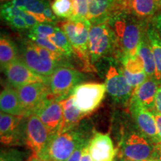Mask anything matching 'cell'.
<instances>
[{
    "mask_svg": "<svg viewBox=\"0 0 161 161\" xmlns=\"http://www.w3.org/2000/svg\"><path fill=\"white\" fill-rule=\"evenodd\" d=\"M117 38L119 47L125 56L137 55L142 33L147 23L130 14L128 10L118 12L108 21Z\"/></svg>",
    "mask_w": 161,
    "mask_h": 161,
    "instance_id": "6da1fadb",
    "label": "cell"
},
{
    "mask_svg": "<svg viewBox=\"0 0 161 161\" xmlns=\"http://www.w3.org/2000/svg\"><path fill=\"white\" fill-rule=\"evenodd\" d=\"M89 46L92 64L103 59H110L120 63L125 56L119 47L115 33L108 22L91 26Z\"/></svg>",
    "mask_w": 161,
    "mask_h": 161,
    "instance_id": "7a4b0ae2",
    "label": "cell"
},
{
    "mask_svg": "<svg viewBox=\"0 0 161 161\" xmlns=\"http://www.w3.org/2000/svg\"><path fill=\"white\" fill-rule=\"evenodd\" d=\"M67 36L74 52V56L78 58L82 64V70L86 72H96L91 62L89 46V33L91 23L89 20L72 21L66 19L57 23Z\"/></svg>",
    "mask_w": 161,
    "mask_h": 161,
    "instance_id": "3957f363",
    "label": "cell"
},
{
    "mask_svg": "<svg viewBox=\"0 0 161 161\" xmlns=\"http://www.w3.org/2000/svg\"><path fill=\"white\" fill-rule=\"evenodd\" d=\"M90 139L84 130L76 128L58 133L52 136L41 161H66L78 147L87 143Z\"/></svg>",
    "mask_w": 161,
    "mask_h": 161,
    "instance_id": "277c9868",
    "label": "cell"
},
{
    "mask_svg": "<svg viewBox=\"0 0 161 161\" xmlns=\"http://www.w3.org/2000/svg\"><path fill=\"white\" fill-rule=\"evenodd\" d=\"M152 142L141 133L124 134L119 145V154L123 161H144L151 160L154 152Z\"/></svg>",
    "mask_w": 161,
    "mask_h": 161,
    "instance_id": "5b68a950",
    "label": "cell"
},
{
    "mask_svg": "<svg viewBox=\"0 0 161 161\" xmlns=\"http://www.w3.org/2000/svg\"><path fill=\"white\" fill-rule=\"evenodd\" d=\"M23 132L26 146L32 151L34 157L41 160L53 136L35 114L26 116Z\"/></svg>",
    "mask_w": 161,
    "mask_h": 161,
    "instance_id": "8992f818",
    "label": "cell"
},
{
    "mask_svg": "<svg viewBox=\"0 0 161 161\" xmlns=\"http://www.w3.org/2000/svg\"><path fill=\"white\" fill-rule=\"evenodd\" d=\"M84 78L83 74L73 68L59 66L49 77V86L52 97L58 101L68 98Z\"/></svg>",
    "mask_w": 161,
    "mask_h": 161,
    "instance_id": "52a82bcc",
    "label": "cell"
},
{
    "mask_svg": "<svg viewBox=\"0 0 161 161\" xmlns=\"http://www.w3.org/2000/svg\"><path fill=\"white\" fill-rule=\"evenodd\" d=\"M107 91L104 84L83 83L72 92L74 104L84 115L92 114L100 106Z\"/></svg>",
    "mask_w": 161,
    "mask_h": 161,
    "instance_id": "ba28073f",
    "label": "cell"
},
{
    "mask_svg": "<svg viewBox=\"0 0 161 161\" xmlns=\"http://www.w3.org/2000/svg\"><path fill=\"white\" fill-rule=\"evenodd\" d=\"M104 84L107 92L116 103L129 105L134 88L127 81L119 68H116L113 65L110 66L106 73Z\"/></svg>",
    "mask_w": 161,
    "mask_h": 161,
    "instance_id": "9c48e42d",
    "label": "cell"
},
{
    "mask_svg": "<svg viewBox=\"0 0 161 161\" xmlns=\"http://www.w3.org/2000/svg\"><path fill=\"white\" fill-rule=\"evenodd\" d=\"M3 71L8 83L16 89L31 84H49V78L43 77L31 71L20 58L12 62Z\"/></svg>",
    "mask_w": 161,
    "mask_h": 161,
    "instance_id": "30bf717a",
    "label": "cell"
},
{
    "mask_svg": "<svg viewBox=\"0 0 161 161\" xmlns=\"http://www.w3.org/2000/svg\"><path fill=\"white\" fill-rule=\"evenodd\" d=\"M16 90L25 110V117L34 114L38 107L51 96L49 84H31Z\"/></svg>",
    "mask_w": 161,
    "mask_h": 161,
    "instance_id": "8fae6325",
    "label": "cell"
},
{
    "mask_svg": "<svg viewBox=\"0 0 161 161\" xmlns=\"http://www.w3.org/2000/svg\"><path fill=\"white\" fill-rule=\"evenodd\" d=\"M21 59L31 71L46 78H49L59 66H64L55 60L42 57L29 40L22 48Z\"/></svg>",
    "mask_w": 161,
    "mask_h": 161,
    "instance_id": "7c38bea8",
    "label": "cell"
},
{
    "mask_svg": "<svg viewBox=\"0 0 161 161\" xmlns=\"http://www.w3.org/2000/svg\"><path fill=\"white\" fill-rule=\"evenodd\" d=\"M34 114L40 118L52 136L58 134L63 120V108L60 101L50 96L38 107Z\"/></svg>",
    "mask_w": 161,
    "mask_h": 161,
    "instance_id": "4fadbf2b",
    "label": "cell"
},
{
    "mask_svg": "<svg viewBox=\"0 0 161 161\" xmlns=\"http://www.w3.org/2000/svg\"><path fill=\"white\" fill-rule=\"evenodd\" d=\"M129 110L141 134L154 145L160 144L155 119L152 112L132 102L129 103Z\"/></svg>",
    "mask_w": 161,
    "mask_h": 161,
    "instance_id": "5bb4252c",
    "label": "cell"
},
{
    "mask_svg": "<svg viewBox=\"0 0 161 161\" xmlns=\"http://www.w3.org/2000/svg\"><path fill=\"white\" fill-rule=\"evenodd\" d=\"M25 116H14L1 112L0 114V135L2 143L7 146L20 145L24 140L23 129L21 123Z\"/></svg>",
    "mask_w": 161,
    "mask_h": 161,
    "instance_id": "9a60e30c",
    "label": "cell"
},
{
    "mask_svg": "<svg viewBox=\"0 0 161 161\" xmlns=\"http://www.w3.org/2000/svg\"><path fill=\"white\" fill-rule=\"evenodd\" d=\"M88 20L92 25L107 23L118 12L128 10L116 0H88Z\"/></svg>",
    "mask_w": 161,
    "mask_h": 161,
    "instance_id": "2e32d148",
    "label": "cell"
},
{
    "mask_svg": "<svg viewBox=\"0 0 161 161\" xmlns=\"http://www.w3.org/2000/svg\"><path fill=\"white\" fill-rule=\"evenodd\" d=\"M89 152L92 161H114L117 150L108 134L96 133L90 139Z\"/></svg>",
    "mask_w": 161,
    "mask_h": 161,
    "instance_id": "e0dca14e",
    "label": "cell"
},
{
    "mask_svg": "<svg viewBox=\"0 0 161 161\" xmlns=\"http://www.w3.org/2000/svg\"><path fill=\"white\" fill-rule=\"evenodd\" d=\"M161 83L155 77H148L142 84L135 88L130 102H135L146 109L154 110L157 92Z\"/></svg>",
    "mask_w": 161,
    "mask_h": 161,
    "instance_id": "ac0fdd59",
    "label": "cell"
},
{
    "mask_svg": "<svg viewBox=\"0 0 161 161\" xmlns=\"http://www.w3.org/2000/svg\"><path fill=\"white\" fill-rule=\"evenodd\" d=\"M128 9L134 17L148 23L161 11V3L158 0H129Z\"/></svg>",
    "mask_w": 161,
    "mask_h": 161,
    "instance_id": "d6986e66",
    "label": "cell"
},
{
    "mask_svg": "<svg viewBox=\"0 0 161 161\" xmlns=\"http://www.w3.org/2000/svg\"><path fill=\"white\" fill-rule=\"evenodd\" d=\"M60 102L63 108V120L58 133H62L76 128L80 121L86 115L75 106L72 95L60 101Z\"/></svg>",
    "mask_w": 161,
    "mask_h": 161,
    "instance_id": "ffe728a7",
    "label": "cell"
},
{
    "mask_svg": "<svg viewBox=\"0 0 161 161\" xmlns=\"http://www.w3.org/2000/svg\"><path fill=\"white\" fill-rule=\"evenodd\" d=\"M0 109L1 112L11 115L25 116L17 90L9 86L5 87L0 94Z\"/></svg>",
    "mask_w": 161,
    "mask_h": 161,
    "instance_id": "44dd1931",
    "label": "cell"
},
{
    "mask_svg": "<svg viewBox=\"0 0 161 161\" xmlns=\"http://www.w3.org/2000/svg\"><path fill=\"white\" fill-rule=\"evenodd\" d=\"M137 54L143 62L145 72H146L148 77L156 78V64L152 49H151L148 35L146 33V28L142 33V38H141L140 45L138 47Z\"/></svg>",
    "mask_w": 161,
    "mask_h": 161,
    "instance_id": "7402d4cb",
    "label": "cell"
},
{
    "mask_svg": "<svg viewBox=\"0 0 161 161\" xmlns=\"http://www.w3.org/2000/svg\"><path fill=\"white\" fill-rule=\"evenodd\" d=\"M146 33L156 64V78L161 83V37L150 23H147Z\"/></svg>",
    "mask_w": 161,
    "mask_h": 161,
    "instance_id": "603a6c76",
    "label": "cell"
},
{
    "mask_svg": "<svg viewBox=\"0 0 161 161\" xmlns=\"http://www.w3.org/2000/svg\"><path fill=\"white\" fill-rule=\"evenodd\" d=\"M17 49L12 40L8 36L2 35L0 38V64L2 70L5 69L17 59Z\"/></svg>",
    "mask_w": 161,
    "mask_h": 161,
    "instance_id": "cb8c5ba5",
    "label": "cell"
},
{
    "mask_svg": "<svg viewBox=\"0 0 161 161\" xmlns=\"http://www.w3.org/2000/svg\"><path fill=\"white\" fill-rule=\"evenodd\" d=\"M11 4L33 15H42L48 5L49 0H11Z\"/></svg>",
    "mask_w": 161,
    "mask_h": 161,
    "instance_id": "d4e9b609",
    "label": "cell"
},
{
    "mask_svg": "<svg viewBox=\"0 0 161 161\" xmlns=\"http://www.w3.org/2000/svg\"><path fill=\"white\" fill-rule=\"evenodd\" d=\"M47 38L50 42H52L56 47H58L63 52L64 55L67 58H71L72 55H74L73 49L67 36L66 35L63 30L58 26L55 33L49 36Z\"/></svg>",
    "mask_w": 161,
    "mask_h": 161,
    "instance_id": "484cf974",
    "label": "cell"
},
{
    "mask_svg": "<svg viewBox=\"0 0 161 161\" xmlns=\"http://www.w3.org/2000/svg\"><path fill=\"white\" fill-rule=\"evenodd\" d=\"M51 8L56 17L60 19H71L73 16L72 0H54Z\"/></svg>",
    "mask_w": 161,
    "mask_h": 161,
    "instance_id": "4316f807",
    "label": "cell"
},
{
    "mask_svg": "<svg viewBox=\"0 0 161 161\" xmlns=\"http://www.w3.org/2000/svg\"><path fill=\"white\" fill-rule=\"evenodd\" d=\"M122 66L131 74H139L145 72L143 62L138 55L136 56H124L120 60Z\"/></svg>",
    "mask_w": 161,
    "mask_h": 161,
    "instance_id": "83f0119b",
    "label": "cell"
},
{
    "mask_svg": "<svg viewBox=\"0 0 161 161\" xmlns=\"http://www.w3.org/2000/svg\"><path fill=\"white\" fill-rule=\"evenodd\" d=\"M73 2V16L70 20L72 21H85L88 20L89 6L88 0H72Z\"/></svg>",
    "mask_w": 161,
    "mask_h": 161,
    "instance_id": "f1b7e54d",
    "label": "cell"
},
{
    "mask_svg": "<svg viewBox=\"0 0 161 161\" xmlns=\"http://www.w3.org/2000/svg\"><path fill=\"white\" fill-rule=\"evenodd\" d=\"M26 15L27 12L14 5L11 3V2L3 4L1 6V16L6 22L13 17H21L24 18Z\"/></svg>",
    "mask_w": 161,
    "mask_h": 161,
    "instance_id": "f546056e",
    "label": "cell"
},
{
    "mask_svg": "<svg viewBox=\"0 0 161 161\" xmlns=\"http://www.w3.org/2000/svg\"><path fill=\"white\" fill-rule=\"evenodd\" d=\"M57 25L47 23H39L35 27L29 30V34L37 36L39 37L47 38L49 36L53 35L57 29Z\"/></svg>",
    "mask_w": 161,
    "mask_h": 161,
    "instance_id": "4dcf8cb0",
    "label": "cell"
},
{
    "mask_svg": "<svg viewBox=\"0 0 161 161\" xmlns=\"http://www.w3.org/2000/svg\"><path fill=\"white\" fill-rule=\"evenodd\" d=\"M119 69L122 72L125 77L127 81L134 88V90L138 86H140L141 84L143 83L145 80L147 79V78H148V75H147L146 72L139 74H131L128 71H126L122 66H120Z\"/></svg>",
    "mask_w": 161,
    "mask_h": 161,
    "instance_id": "1f68e13d",
    "label": "cell"
},
{
    "mask_svg": "<svg viewBox=\"0 0 161 161\" xmlns=\"http://www.w3.org/2000/svg\"><path fill=\"white\" fill-rule=\"evenodd\" d=\"M28 37H29V40H30V41L36 44V45L45 48V49L49 50V51H51L52 52H55V53H56V54H58V55H64L63 52L60 51V50L58 49V47H56V46L54 45L52 42H50L49 40H48V38L39 37H37V36L30 35V34L28 35Z\"/></svg>",
    "mask_w": 161,
    "mask_h": 161,
    "instance_id": "d6a6232c",
    "label": "cell"
},
{
    "mask_svg": "<svg viewBox=\"0 0 161 161\" xmlns=\"http://www.w3.org/2000/svg\"><path fill=\"white\" fill-rule=\"evenodd\" d=\"M26 157V153L18 149H8L2 151L1 161H23Z\"/></svg>",
    "mask_w": 161,
    "mask_h": 161,
    "instance_id": "836d02e7",
    "label": "cell"
},
{
    "mask_svg": "<svg viewBox=\"0 0 161 161\" xmlns=\"http://www.w3.org/2000/svg\"><path fill=\"white\" fill-rule=\"evenodd\" d=\"M7 23L13 29L18 30V31H23V30L29 29L27 24L23 17H15L8 20Z\"/></svg>",
    "mask_w": 161,
    "mask_h": 161,
    "instance_id": "e575fe53",
    "label": "cell"
},
{
    "mask_svg": "<svg viewBox=\"0 0 161 161\" xmlns=\"http://www.w3.org/2000/svg\"><path fill=\"white\" fill-rule=\"evenodd\" d=\"M87 143L83 144L81 145V146H80L79 147H78L77 149L73 152V154H72L71 157H70V158L66 161H80V160H81V157H82V153H83V149L84 146H85Z\"/></svg>",
    "mask_w": 161,
    "mask_h": 161,
    "instance_id": "d590c367",
    "label": "cell"
},
{
    "mask_svg": "<svg viewBox=\"0 0 161 161\" xmlns=\"http://www.w3.org/2000/svg\"><path fill=\"white\" fill-rule=\"evenodd\" d=\"M149 23L154 26L156 31L158 32V34L161 37V11L151 20Z\"/></svg>",
    "mask_w": 161,
    "mask_h": 161,
    "instance_id": "8d00e7d4",
    "label": "cell"
},
{
    "mask_svg": "<svg viewBox=\"0 0 161 161\" xmlns=\"http://www.w3.org/2000/svg\"><path fill=\"white\" fill-rule=\"evenodd\" d=\"M24 19H25V23L27 24L29 30L32 29L33 27H35V25H37V24L40 23L39 22H38V20L36 19L33 15L29 13H27V15L24 17Z\"/></svg>",
    "mask_w": 161,
    "mask_h": 161,
    "instance_id": "74e56055",
    "label": "cell"
},
{
    "mask_svg": "<svg viewBox=\"0 0 161 161\" xmlns=\"http://www.w3.org/2000/svg\"><path fill=\"white\" fill-rule=\"evenodd\" d=\"M152 114H154V119H155L157 129H158V134L159 136V140H160V144H161V114L155 110H152Z\"/></svg>",
    "mask_w": 161,
    "mask_h": 161,
    "instance_id": "f35d334b",
    "label": "cell"
},
{
    "mask_svg": "<svg viewBox=\"0 0 161 161\" xmlns=\"http://www.w3.org/2000/svg\"><path fill=\"white\" fill-rule=\"evenodd\" d=\"M154 110L161 114V84L157 92L155 102H154Z\"/></svg>",
    "mask_w": 161,
    "mask_h": 161,
    "instance_id": "ab89813d",
    "label": "cell"
},
{
    "mask_svg": "<svg viewBox=\"0 0 161 161\" xmlns=\"http://www.w3.org/2000/svg\"><path fill=\"white\" fill-rule=\"evenodd\" d=\"M151 160L154 161H161V144L155 145L153 157Z\"/></svg>",
    "mask_w": 161,
    "mask_h": 161,
    "instance_id": "60d3db41",
    "label": "cell"
},
{
    "mask_svg": "<svg viewBox=\"0 0 161 161\" xmlns=\"http://www.w3.org/2000/svg\"><path fill=\"white\" fill-rule=\"evenodd\" d=\"M88 142L87 144L84 146V149H83V153H82V157H81V160L80 161H92L91 157L90 155V152H89V147H88Z\"/></svg>",
    "mask_w": 161,
    "mask_h": 161,
    "instance_id": "b9f144b4",
    "label": "cell"
},
{
    "mask_svg": "<svg viewBox=\"0 0 161 161\" xmlns=\"http://www.w3.org/2000/svg\"><path fill=\"white\" fill-rule=\"evenodd\" d=\"M119 3L121 4L122 5H123L124 7H125L127 9H128V4L129 0H116Z\"/></svg>",
    "mask_w": 161,
    "mask_h": 161,
    "instance_id": "7bdbcfd3",
    "label": "cell"
},
{
    "mask_svg": "<svg viewBox=\"0 0 161 161\" xmlns=\"http://www.w3.org/2000/svg\"><path fill=\"white\" fill-rule=\"evenodd\" d=\"M29 161H41V160H39V159L37 158H35V157L32 156L31 158V159H30Z\"/></svg>",
    "mask_w": 161,
    "mask_h": 161,
    "instance_id": "ee69618b",
    "label": "cell"
},
{
    "mask_svg": "<svg viewBox=\"0 0 161 161\" xmlns=\"http://www.w3.org/2000/svg\"><path fill=\"white\" fill-rule=\"evenodd\" d=\"M10 1H11V0H1V3H2V5H3V4L8 3V2H10Z\"/></svg>",
    "mask_w": 161,
    "mask_h": 161,
    "instance_id": "f6af8a7d",
    "label": "cell"
},
{
    "mask_svg": "<svg viewBox=\"0 0 161 161\" xmlns=\"http://www.w3.org/2000/svg\"><path fill=\"white\" fill-rule=\"evenodd\" d=\"M144 161H154V160H144Z\"/></svg>",
    "mask_w": 161,
    "mask_h": 161,
    "instance_id": "bcb514c9",
    "label": "cell"
},
{
    "mask_svg": "<svg viewBox=\"0 0 161 161\" xmlns=\"http://www.w3.org/2000/svg\"><path fill=\"white\" fill-rule=\"evenodd\" d=\"M158 1H159V2H160V3H161V0H158Z\"/></svg>",
    "mask_w": 161,
    "mask_h": 161,
    "instance_id": "7dc6e473",
    "label": "cell"
}]
</instances>
